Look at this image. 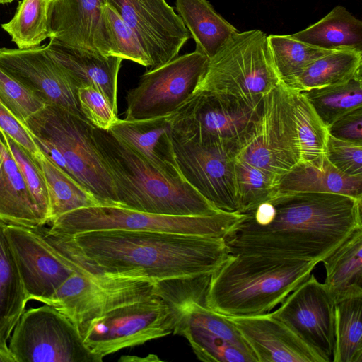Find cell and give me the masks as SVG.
Masks as SVG:
<instances>
[{
  "mask_svg": "<svg viewBox=\"0 0 362 362\" xmlns=\"http://www.w3.org/2000/svg\"><path fill=\"white\" fill-rule=\"evenodd\" d=\"M37 229L73 269L154 282L211 274L230 254L221 237L123 230L70 235Z\"/></svg>",
  "mask_w": 362,
  "mask_h": 362,
  "instance_id": "1",
  "label": "cell"
},
{
  "mask_svg": "<svg viewBox=\"0 0 362 362\" xmlns=\"http://www.w3.org/2000/svg\"><path fill=\"white\" fill-rule=\"evenodd\" d=\"M361 202L333 193L277 192L242 213L224 239L230 254L318 264L362 227Z\"/></svg>",
  "mask_w": 362,
  "mask_h": 362,
  "instance_id": "2",
  "label": "cell"
},
{
  "mask_svg": "<svg viewBox=\"0 0 362 362\" xmlns=\"http://www.w3.org/2000/svg\"><path fill=\"white\" fill-rule=\"evenodd\" d=\"M317 263L254 254H229L211 274L205 305L227 317L269 313L301 283Z\"/></svg>",
  "mask_w": 362,
  "mask_h": 362,
  "instance_id": "3",
  "label": "cell"
},
{
  "mask_svg": "<svg viewBox=\"0 0 362 362\" xmlns=\"http://www.w3.org/2000/svg\"><path fill=\"white\" fill-rule=\"evenodd\" d=\"M94 135L112 177L119 206L170 216H210L221 212L183 177L158 171L108 130Z\"/></svg>",
  "mask_w": 362,
  "mask_h": 362,
  "instance_id": "4",
  "label": "cell"
},
{
  "mask_svg": "<svg viewBox=\"0 0 362 362\" xmlns=\"http://www.w3.org/2000/svg\"><path fill=\"white\" fill-rule=\"evenodd\" d=\"M40 149L101 205L119 206L94 127L58 105H45L25 122Z\"/></svg>",
  "mask_w": 362,
  "mask_h": 362,
  "instance_id": "5",
  "label": "cell"
},
{
  "mask_svg": "<svg viewBox=\"0 0 362 362\" xmlns=\"http://www.w3.org/2000/svg\"><path fill=\"white\" fill-rule=\"evenodd\" d=\"M281 83L272 62L267 35L256 29L235 33L209 59L194 93L258 98Z\"/></svg>",
  "mask_w": 362,
  "mask_h": 362,
  "instance_id": "6",
  "label": "cell"
},
{
  "mask_svg": "<svg viewBox=\"0 0 362 362\" xmlns=\"http://www.w3.org/2000/svg\"><path fill=\"white\" fill-rule=\"evenodd\" d=\"M263 97L247 99L194 93L171 114L173 133L201 144L221 146L236 156L256 127Z\"/></svg>",
  "mask_w": 362,
  "mask_h": 362,
  "instance_id": "7",
  "label": "cell"
},
{
  "mask_svg": "<svg viewBox=\"0 0 362 362\" xmlns=\"http://www.w3.org/2000/svg\"><path fill=\"white\" fill-rule=\"evenodd\" d=\"M242 216L221 211L210 216H170L135 211L119 206L98 205L67 212L51 222L54 233L107 230L159 231L224 238Z\"/></svg>",
  "mask_w": 362,
  "mask_h": 362,
  "instance_id": "8",
  "label": "cell"
},
{
  "mask_svg": "<svg viewBox=\"0 0 362 362\" xmlns=\"http://www.w3.org/2000/svg\"><path fill=\"white\" fill-rule=\"evenodd\" d=\"M174 308L156 296L115 308L89 322L80 334L101 361L121 349L173 333Z\"/></svg>",
  "mask_w": 362,
  "mask_h": 362,
  "instance_id": "9",
  "label": "cell"
},
{
  "mask_svg": "<svg viewBox=\"0 0 362 362\" xmlns=\"http://www.w3.org/2000/svg\"><path fill=\"white\" fill-rule=\"evenodd\" d=\"M74 271L49 305L66 317L79 333L92 320L115 308L158 296L156 282L152 281Z\"/></svg>",
  "mask_w": 362,
  "mask_h": 362,
  "instance_id": "10",
  "label": "cell"
},
{
  "mask_svg": "<svg viewBox=\"0 0 362 362\" xmlns=\"http://www.w3.org/2000/svg\"><path fill=\"white\" fill-rule=\"evenodd\" d=\"M235 156L261 169L278 182L300 163L292 90L282 83L263 97L256 127Z\"/></svg>",
  "mask_w": 362,
  "mask_h": 362,
  "instance_id": "11",
  "label": "cell"
},
{
  "mask_svg": "<svg viewBox=\"0 0 362 362\" xmlns=\"http://www.w3.org/2000/svg\"><path fill=\"white\" fill-rule=\"evenodd\" d=\"M8 347L16 362H101L84 344L74 324L45 304L25 310Z\"/></svg>",
  "mask_w": 362,
  "mask_h": 362,
  "instance_id": "12",
  "label": "cell"
},
{
  "mask_svg": "<svg viewBox=\"0 0 362 362\" xmlns=\"http://www.w3.org/2000/svg\"><path fill=\"white\" fill-rule=\"evenodd\" d=\"M208 61L194 50L151 68L127 92L124 119H148L175 112L194 93Z\"/></svg>",
  "mask_w": 362,
  "mask_h": 362,
  "instance_id": "13",
  "label": "cell"
},
{
  "mask_svg": "<svg viewBox=\"0 0 362 362\" xmlns=\"http://www.w3.org/2000/svg\"><path fill=\"white\" fill-rule=\"evenodd\" d=\"M170 305L176 313L173 334L185 337L199 360L258 362L248 343L227 316L194 299Z\"/></svg>",
  "mask_w": 362,
  "mask_h": 362,
  "instance_id": "14",
  "label": "cell"
},
{
  "mask_svg": "<svg viewBox=\"0 0 362 362\" xmlns=\"http://www.w3.org/2000/svg\"><path fill=\"white\" fill-rule=\"evenodd\" d=\"M172 144L182 177L218 210L239 213L235 156L221 146L182 139L173 132Z\"/></svg>",
  "mask_w": 362,
  "mask_h": 362,
  "instance_id": "15",
  "label": "cell"
},
{
  "mask_svg": "<svg viewBox=\"0 0 362 362\" xmlns=\"http://www.w3.org/2000/svg\"><path fill=\"white\" fill-rule=\"evenodd\" d=\"M335 303L323 284L311 274L271 314L284 323L323 361L334 348Z\"/></svg>",
  "mask_w": 362,
  "mask_h": 362,
  "instance_id": "16",
  "label": "cell"
},
{
  "mask_svg": "<svg viewBox=\"0 0 362 362\" xmlns=\"http://www.w3.org/2000/svg\"><path fill=\"white\" fill-rule=\"evenodd\" d=\"M135 33L151 62L162 65L177 56L191 37L165 0H105Z\"/></svg>",
  "mask_w": 362,
  "mask_h": 362,
  "instance_id": "17",
  "label": "cell"
},
{
  "mask_svg": "<svg viewBox=\"0 0 362 362\" xmlns=\"http://www.w3.org/2000/svg\"><path fill=\"white\" fill-rule=\"evenodd\" d=\"M6 233L28 300L49 305L54 293L74 271L36 228L6 224Z\"/></svg>",
  "mask_w": 362,
  "mask_h": 362,
  "instance_id": "18",
  "label": "cell"
},
{
  "mask_svg": "<svg viewBox=\"0 0 362 362\" xmlns=\"http://www.w3.org/2000/svg\"><path fill=\"white\" fill-rule=\"evenodd\" d=\"M0 68L46 105H58L85 118L80 109L78 89L47 54L46 44L28 49L0 47Z\"/></svg>",
  "mask_w": 362,
  "mask_h": 362,
  "instance_id": "19",
  "label": "cell"
},
{
  "mask_svg": "<svg viewBox=\"0 0 362 362\" xmlns=\"http://www.w3.org/2000/svg\"><path fill=\"white\" fill-rule=\"evenodd\" d=\"M105 0H50L49 39L71 48L112 56L104 18Z\"/></svg>",
  "mask_w": 362,
  "mask_h": 362,
  "instance_id": "20",
  "label": "cell"
},
{
  "mask_svg": "<svg viewBox=\"0 0 362 362\" xmlns=\"http://www.w3.org/2000/svg\"><path fill=\"white\" fill-rule=\"evenodd\" d=\"M228 317L248 343L258 362H323L271 313Z\"/></svg>",
  "mask_w": 362,
  "mask_h": 362,
  "instance_id": "21",
  "label": "cell"
},
{
  "mask_svg": "<svg viewBox=\"0 0 362 362\" xmlns=\"http://www.w3.org/2000/svg\"><path fill=\"white\" fill-rule=\"evenodd\" d=\"M46 51L77 89L91 86L99 90L117 113V78L122 58L71 48L53 39L46 44Z\"/></svg>",
  "mask_w": 362,
  "mask_h": 362,
  "instance_id": "22",
  "label": "cell"
},
{
  "mask_svg": "<svg viewBox=\"0 0 362 362\" xmlns=\"http://www.w3.org/2000/svg\"><path fill=\"white\" fill-rule=\"evenodd\" d=\"M108 131L158 171L182 177L173 148L171 115L141 120L118 118Z\"/></svg>",
  "mask_w": 362,
  "mask_h": 362,
  "instance_id": "23",
  "label": "cell"
},
{
  "mask_svg": "<svg viewBox=\"0 0 362 362\" xmlns=\"http://www.w3.org/2000/svg\"><path fill=\"white\" fill-rule=\"evenodd\" d=\"M298 192L339 194L362 200V176L341 173L325 155L313 163H298L279 179L277 192Z\"/></svg>",
  "mask_w": 362,
  "mask_h": 362,
  "instance_id": "24",
  "label": "cell"
},
{
  "mask_svg": "<svg viewBox=\"0 0 362 362\" xmlns=\"http://www.w3.org/2000/svg\"><path fill=\"white\" fill-rule=\"evenodd\" d=\"M3 161L0 173V221L32 228L46 224L21 173L0 137Z\"/></svg>",
  "mask_w": 362,
  "mask_h": 362,
  "instance_id": "25",
  "label": "cell"
},
{
  "mask_svg": "<svg viewBox=\"0 0 362 362\" xmlns=\"http://www.w3.org/2000/svg\"><path fill=\"white\" fill-rule=\"evenodd\" d=\"M323 284L334 303L362 297V227L350 235L322 261Z\"/></svg>",
  "mask_w": 362,
  "mask_h": 362,
  "instance_id": "26",
  "label": "cell"
},
{
  "mask_svg": "<svg viewBox=\"0 0 362 362\" xmlns=\"http://www.w3.org/2000/svg\"><path fill=\"white\" fill-rule=\"evenodd\" d=\"M178 15L196 43V51L209 59L239 30L218 14L207 0H175Z\"/></svg>",
  "mask_w": 362,
  "mask_h": 362,
  "instance_id": "27",
  "label": "cell"
},
{
  "mask_svg": "<svg viewBox=\"0 0 362 362\" xmlns=\"http://www.w3.org/2000/svg\"><path fill=\"white\" fill-rule=\"evenodd\" d=\"M6 226L0 221V346L4 348L8 347L12 331L29 301Z\"/></svg>",
  "mask_w": 362,
  "mask_h": 362,
  "instance_id": "28",
  "label": "cell"
},
{
  "mask_svg": "<svg viewBox=\"0 0 362 362\" xmlns=\"http://www.w3.org/2000/svg\"><path fill=\"white\" fill-rule=\"evenodd\" d=\"M292 37L319 48L362 51V22L345 7L335 6L322 19Z\"/></svg>",
  "mask_w": 362,
  "mask_h": 362,
  "instance_id": "29",
  "label": "cell"
},
{
  "mask_svg": "<svg viewBox=\"0 0 362 362\" xmlns=\"http://www.w3.org/2000/svg\"><path fill=\"white\" fill-rule=\"evenodd\" d=\"M362 51L332 50L312 63L288 88L296 91L345 83L361 74Z\"/></svg>",
  "mask_w": 362,
  "mask_h": 362,
  "instance_id": "30",
  "label": "cell"
},
{
  "mask_svg": "<svg viewBox=\"0 0 362 362\" xmlns=\"http://www.w3.org/2000/svg\"><path fill=\"white\" fill-rule=\"evenodd\" d=\"M43 173L49 202L48 223L73 210L101 205L99 201L41 151L35 160Z\"/></svg>",
  "mask_w": 362,
  "mask_h": 362,
  "instance_id": "31",
  "label": "cell"
},
{
  "mask_svg": "<svg viewBox=\"0 0 362 362\" xmlns=\"http://www.w3.org/2000/svg\"><path fill=\"white\" fill-rule=\"evenodd\" d=\"M267 42L276 72L287 88L312 63L332 51L310 45L290 35L272 34L267 35Z\"/></svg>",
  "mask_w": 362,
  "mask_h": 362,
  "instance_id": "32",
  "label": "cell"
},
{
  "mask_svg": "<svg viewBox=\"0 0 362 362\" xmlns=\"http://www.w3.org/2000/svg\"><path fill=\"white\" fill-rule=\"evenodd\" d=\"M328 127L347 112L362 107V77L340 84L300 91Z\"/></svg>",
  "mask_w": 362,
  "mask_h": 362,
  "instance_id": "33",
  "label": "cell"
},
{
  "mask_svg": "<svg viewBox=\"0 0 362 362\" xmlns=\"http://www.w3.org/2000/svg\"><path fill=\"white\" fill-rule=\"evenodd\" d=\"M334 362L362 361V297L335 304Z\"/></svg>",
  "mask_w": 362,
  "mask_h": 362,
  "instance_id": "34",
  "label": "cell"
},
{
  "mask_svg": "<svg viewBox=\"0 0 362 362\" xmlns=\"http://www.w3.org/2000/svg\"><path fill=\"white\" fill-rule=\"evenodd\" d=\"M291 90L300 163H313L325 156L328 129L303 93Z\"/></svg>",
  "mask_w": 362,
  "mask_h": 362,
  "instance_id": "35",
  "label": "cell"
},
{
  "mask_svg": "<svg viewBox=\"0 0 362 362\" xmlns=\"http://www.w3.org/2000/svg\"><path fill=\"white\" fill-rule=\"evenodd\" d=\"M50 0H22L13 17L1 28L18 49L41 45L49 38L47 12Z\"/></svg>",
  "mask_w": 362,
  "mask_h": 362,
  "instance_id": "36",
  "label": "cell"
},
{
  "mask_svg": "<svg viewBox=\"0 0 362 362\" xmlns=\"http://www.w3.org/2000/svg\"><path fill=\"white\" fill-rule=\"evenodd\" d=\"M239 213H244L277 193L278 181L241 158L234 157Z\"/></svg>",
  "mask_w": 362,
  "mask_h": 362,
  "instance_id": "37",
  "label": "cell"
},
{
  "mask_svg": "<svg viewBox=\"0 0 362 362\" xmlns=\"http://www.w3.org/2000/svg\"><path fill=\"white\" fill-rule=\"evenodd\" d=\"M104 18L112 46V56L151 67V59L135 33L117 11L107 4L104 7Z\"/></svg>",
  "mask_w": 362,
  "mask_h": 362,
  "instance_id": "38",
  "label": "cell"
},
{
  "mask_svg": "<svg viewBox=\"0 0 362 362\" xmlns=\"http://www.w3.org/2000/svg\"><path fill=\"white\" fill-rule=\"evenodd\" d=\"M0 137L16 160L42 218L48 223L49 196L41 168L24 148L1 130Z\"/></svg>",
  "mask_w": 362,
  "mask_h": 362,
  "instance_id": "39",
  "label": "cell"
},
{
  "mask_svg": "<svg viewBox=\"0 0 362 362\" xmlns=\"http://www.w3.org/2000/svg\"><path fill=\"white\" fill-rule=\"evenodd\" d=\"M0 100L21 122L44 107L45 103L0 68Z\"/></svg>",
  "mask_w": 362,
  "mask_h": 362,
  "instance_id": "40",
  "label": "cell"
},
{
  "mask_svg": "<svg viewBox=\"0 0 362 362\" xmlns=\"http://www.w3.org/2000/svg\"><path fill=\"white\" fill-rule=\"evenodd\" d=\"M78 99L83 115L96 128L108 130L118 119L106 97L93 87L78 88Z\"/></svg>",
  "mask_w": 362,
  "mask_h": 362,
  "instance_id": "41",
  "label": "cell"
},
{
  "mask_svg": "<svg viewBox=\"0 0 362 362\" xmlns=\"http://www.w3.org/2000/svg\"><path fill=\"white\" fill-rule=\"evenodd\" d=\"M325 155L341 173L362 176V144L335 138L329 134Z\"/></svg>",
  "mask_w": 362,
  "mask_h": 362,
  "instance_id": "42",
  "label": "cell"
},
{
  "mask_svg": "<svg viewBox=\"0 0 362 362\" xmlns=\"http://www.w3.org/2000/svg\"><path fill=\"white\" fill-rule=\"evenodd\" d=\"M0 130L24 148L33 160L38 158L41 150L35 143L27 126L20 122L0 100Z\"/></svg>",
  "mask_w": 362,
  "mask_h": 362,
  "instance_id": "43",
  "label": "cell"
},
{
  "mask_svg": "<svg viewBox=\"0 0 362 362\" xmlns=\"http://www.w3.org/2000/svg\"><path fill=\"white\" fill-rule=\"evenodd\" d=\"M327 129L329 134L335 138L362 144V107L341 116Z\"/></svg>",
  "mask_w": 362,
  "mask_h": 362,
  "instance_id": "44",
  "label": "cell"
},
{
  "mask_svg": "<svg viewBox=\"0 0 362 362\" xmlns=\"http://www.w3.org/2000/svg\"><path fill=\"white\" fill-rule=\"evenodd\" d=\"M0 362H16L9 347L4 348L0 346Z\"/></svg>",
  "mask_w": 362,
  "mask_h": 362,
  "instance_id": "45",
  "label": "cell"
},
{
  "mask_svg": "<svg viewBox=\"0 0 362 362\" xmlns=\"http://www.w3.org/2000/svg\"><path fill=\"white\" fill-rule=\"evenodd\" d=\"M15 0H0V4H5L8 3H11Z\"/></svg>",
  "mask_w": 362,
  "mask_h": 362,
  "instance_id": "46",
  "label": "cell"
},
{
  "mask_svg": "<svg viewBox=\"0 0 362 362\" xmlns=\"http://www.w3.org/2000/svg\"><path fill=\"white\" fill-rule=\"evenodd\" d=\"M2 161H3V158H2V156H1V153L0 151V173H1V166H2Z\"/></svg>",
  "mask_w": 362,
  "mask_h": 362,
  "instance_id": "47",
  "label": "cell"
}]
</instances>
